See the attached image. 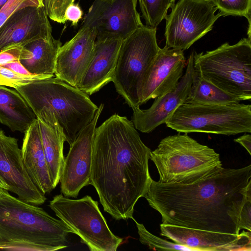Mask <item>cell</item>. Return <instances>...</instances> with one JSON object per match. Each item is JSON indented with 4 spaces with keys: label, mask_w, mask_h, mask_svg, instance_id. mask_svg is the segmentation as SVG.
<instances>
[{
    "label": "cell",
    "mask_w": 251,
    "mask_h": 251,
    "mask_svg": "<svg viewBox=\"0 0 251 251\" xmlns=\"http://www.w3.org/2000/svg\"><path fill=\"white\" fill-rule=\"evenodd\" d=\"M144 197L162 224L239 234L242 207L251 197V165L220 168L188 184L151 179Z\"/></svg>",
    "instance_id": "cell-1"
},
{
    "label": "cell",
    "mask_w": 251,
    "mask_h": 251,
    "mask_svg": "<svg viewBox=\"0 0 251 251\" xmlns=\"http://www.w3.org/2000/svg\"><path fill=\"white\" fill-rule=\"evenodd\" d=\"M151 152L126 116L114 114L96 127L90 184L115 220L132 219L135 204L146 194Z\"/></svg>",
    "instance_id": "cell-2"
},
{
    "label": "cell",
    "mask_w": 251,
    "mask_h": 251,
    "mask_svg": "<svg viewBox=\"0 0 251 251\" xmlns=\"http://www.w3.org/2000/svg\"><path fill=\"white\" fill-rule=\"evenodd\" d=\"M15 89L36 118L46 114L54 116L70 146L98 109L89 95L56 77L35 80Z\"/></svg>",
    "instance_id": "cell-3"
},
{
    "label": "cell",
    "mask_w": 251,
    "mask_h": 251,
    "mask_svg": "<svg viewBox=\"0 0 251 251\" xmlns=\"http://www.w3.org/2000/svg\"><path fill=\"white\" fill-rule=\"evenodd\" d=\"M69 233L74 231L61 220L0 188V240L28 241L62 249L68 247Z\"/></svg>",
    "instance_id": "cell-4"
},
{
    "label": "cell",
    "mask_w": 251,
    "mask_h": 251,
    "mask_svg": "<svg viewBox=\"0 0 251 251\" xmlns=\"http://www.w3.org/2000/svg\"><path fill=\"white\" fill-rule=\"evenodd\" d=\"M150 159L158 171V181L164 183H192L222 167L219 154L186 133L162 139Z\"/></svg>",
    "instance_id": "cell-5"
},
{
    "label": "cell",
    "mask_w": 251,
    "mask_h": 251,
    "mask_svg": "<svg viewBox=\"0 0 251 251\" xmlns=\"http://www.w3.org/2000/svg\"><path fill=\"white\" fill-rule=\"evenodd\" d=\"M193 67L201 77L242 101L251 99V42L243 38L205 52L194 53Z\"/></svg>",
    "instance_id": "cell-6"
},
{
    "label": "cell",
    "mask_w": 251,
    "mask_h": 251,
    "mask_svg": "<svg viewBox=\"0 0 251 251\" xmlns=\"http://www.w3.org/2000/svg\"><path fill=\"white\" fill-rule=\"evenodd\" d=\"M167 126L178 133L225 135L251 132V105L244 103H183L167 119Z\"/></svg>",
    "instance_id": "cell-7"
},
{
    "label": "cell",
    "mask_w": 251,
    "mask_h": 251,
    "mask_svg": "<svg viewBox=\"0 0 251 251\" xmlns=\"http://www.w3.org/2000/svg\"><path fill=\"white\" fill-rule=\"evenodd\" d=\"M156 28L143 25L123 40L112 81L132 109L140 107L141 83L160 48Z\"/></svg>",
    "instance_id": "cell-8"
},
{
    "label": "cell",
    "mask_w": 251,
    "mask_h": 251,
    "mask_svg": "<svg viewBox=\"0 0 251 251\" xmlns=\"http://www.w3.org/2000/svg\"><path fill=\"white\" fill-rule=\"evenodd\" d=\"M49 206L91 251H116L123 243V238L109 229L98 202L90 196L74 200L61 194L55 196Z\"/></svg>",
    "instance_id": "cell-9"
},
{
    "label": "cell",
    "mask_w": 251,
    "mask_h": 251,
    "mask_svg": "<svg viewBox=\"0 0 251 251\" xmlns=\"http://www.w3.org/2000/svg\"><path fill=\"white\" fill-rule=\"evenodd\" d=\"M211 0H179L166 20L165 46L184 50L212 30L219 12Z\"/></svg>",
    "instance_id": "cell-10"
},
{
    "label": "cell",
    "mask_w": 251,
    "mask_h": 251,
    "mask_svg": "<svg viewBox=\"0 0 251 251\" xmlns=\"http://www.w3.org/2000/svg\"><path fill=\"white\" fill-rule=\"evenodd\" d=\"M137 0H95L81 26L94 28L97 39H124L144 25Z\"/></svg>",
    "instance_id": "cell-11"
},
{
    "label": "cell",
    "mask_w": 251,
    "mask_h": 251,
    "mask_svg": "<svg viewBox=\"0 0 251 251\" xmlns=\"http://www.w3.org/2000/svg\"><path fill=\"white\" fill-rule=\"evenodd\" d=\"M103 106L100 104L92 121L70 146L59 181L65 197L76 198L80 191L90 185L94 134Z\"/></svg>",
    "instance_id": "cell-12"
},
{
    "label": "cell",
    "mask_w": 251,
    "mask_h": 251,
    "mask_svg": "<svg viewBox=\"0 0 251 251\" xmlns=\"http://www.w3.org/2000/svg\"><path fill=\"white\" fill-rule=\"evenodd\" d=\"M0 176L8 191L22 201L35 205L46 201L45 195L33 183L25 168L17 139L6 135L0 128Z\"/></svg>",
    "instance_id": "cell-13"
},
{
    "label": "cell",
    "mask_w": 251,
    "mask_h": 251,
    "mask_svg": "<svg viewBox=\"0 0 251 251\" xmlns=\"http://www.w3.org/2000/svg\"><path fill=\"white\" fill-rule=\"evenodd\" d=\"M186 63L183 50L160 48L143 79L140 105L173 89L182 76Z\"/></svg>",
    "instance_id": "cell-14"
},
{
    "label": "cell",
    "mask_w": 251,
    "mask_h": 251,
    "mask_svg": "<svg viewBox=\"0 0 251 251\" xmlns=\"http://www.w3.org/2000/svg\"><path fill=\"white\" fill-rule=\"evenodd\" d=\"M160 227L161 236L196 251H251V231L232 234L163 224Z\"/></svg>",
    "instance_id": "cell-15"
},
{
    "label": "cell",
    "mask_w": 251,
    "mask_h": 251,
    "mask_svg": "<svg viewBox=\"0 0 251 251\" xmlns=\"http://www.w3.org/2000/svg\"><path fill=\"white\" fill-rule=\"evenodd\" d=\"M194 52L189 56L184 74L176 86L168 93L155 98L147 109H132V122L136 129L150 133L165 122L181 105L184 103L191 90L194 73Z\"/></svg>",
    "instance_id": "cell-16"
},
{
    "label": "cell",
    "mask_w": 251,
    "mask_h": 251,
    "mask_svg": "<svg viewBox=\"0 0 251 251\" xmlns=\"http://www.w3.org/2000/svg\"><path fill=\"white\" fill-rule=\"evenodd\" d=\"M96 39L94 28L81 26L75 36L60 48L55 77L77 87L93 56Z\"/></svg>",
    "instance_id": "cell-17"
},
{
    "label": "cell",
    "mask_w": 251,
    "mask_h": 251,
    "mask_svg": "<svg viewBox=\"0 0 251 251\" xmlns=\"http://www.w3.org/2000/svg\"><path fill=\"white\" fill-rule=\"evenodd\" d=\"M45 7L28 6L13 13L0 27V51L16 44L24 46L51 34Z\"/></svg>",
    "instance_id": "cell-18"
},
{
    "label": "cell",
    "mask_w": 251,
    "mask_h": 251,
    "mask_svg": "<svg viewBox=\"0 0 251 251\" xmlns=\"http://www.w3.org/2000/svg\"><path fill=\"white\" fill-rule=\"evenodd\" d=\"M122 41L96 39L93 56L77 88L90 96L112 81Z\"/></svg>",
    "instance_id": "cell-19"
},
{
    "label": "cell",
    "mask_w": 251,
    "mask_h": 251,
    "mask_svg": "<svg viewBox=\"0 0 251 251\" xmlns=\"http://www.w3.org/2000/svg\"><path fill=\"white\" fill-rule=\"evenodd\" d=\"M22 156L28 175L37 188L45 195L53 185L46 162L37 119L24 132Z\"/></svg>",
    "instance_id": "cell-20"
},
{
    "label": "cell",
    "mask_w": 251,
    "mask_h": 251,
    "mask_svg": "<svg viewBox=\"0 0 251 251\" xmlns=\"http://www.w3.org/2000/svg\"><path fill=\"white\" fill-rule=\"evenodd\" d=\"M60 40L52 35L34 40L23 46L20 57L22 65L32 75L54 76Z\"/></svg>",
    "instance_id": "cell-21"
},
{
    "label": "cell",
    "mask_w": 251,
    "mask_h": 251,
    "mask_svg": "<svg viewBox=\"0 0 251 251\" xmlns=\"http://www.w3.org/2000/svg\"><path fill=\"white\" fill-rule=\"evenodd\" d=\"M40 137L53 189L57 185L64 163L63 129L53 115L38 119Z\"/></svg>",
    "instance_id": "cell-22"
},
{
    "label": "cell",
    "mask_w": 251,
    "mask_h": 251,
    "mask_svg": "<svg viewBox=\"0 0 251 251\" xmlns=\"http://www.w3.org/2000/svg\"><path fill=\"white\" fill-rule=\"evenodd\" d=\"M36 119L26 101L15 89L0 85V123L13 131L25 132Z\"/></svg>",
    "instance_id": "cell-23"
},
{
    "label": "cell",
    "mask_w": 251,
    "mask_h": 251,
    "mask_svg": "<svg viewBox=\"0 0 251 251\" xmlns=\"http://www.w3.org/2000/svg\"><path fill=\"white\" fill-rule=\"evenodd\" d=\"M241 101L205 80L194 70L191 90L184 103L229 104L239 103Z\"/></svg>",
    "instance_id": "cell-24"
},
{
    "label": "cell",
    "mask_w": 251,
    "mask_h": 251,
    "mask_svg": "<svg viewBox=\"0 0 251 251\" xmlns=\"http://www.w3.org/2000/svg\"><path fill=\"white\" fill-rule=\"evenodd\" d=\"M140 10L146 25L157 28L166 19L170 8L175 5V0H138Z\"/></svg>",
    "instance_id": "cell-25"
},
{
    "label": "cell",
    "mask_w": 251,
    "mask_h": 251,
    "mask_svg": "<svg viewBox=\"0 0 251 251\" xmlns=\"http://www.w3.org/2000/svg\"><path fill=\"white\" fill-rule=\"evenodd\" d=\"M132 219L135 223L137 227L140 242L142 244L148 246L150 249L158 251H196L194 249L187 246L171 242L154 235L149 232L143 224L138 223L133 217Z\"/></svg>",
    "instance_id": "cell-26"
},
{
    "label": "cell",
    "mask_w": 251,
    "mask_h": 251,
    "mask_svg": "<svg viewBox=\"0 0 251 251\" xmlns=\"http://www.w3.org/2000/svg\"><path fill=\"white\" fill-rule=\"evenodd\" d=\"M211 1L224 16L232 15L246 17L249 21V28H250L251 0H211Z\"/></svg>",
    "instance_id": "cell-27"
},
{
    "label": "cell",
    "mask_w": 251,
    "mask_h": 251,
    "mask_svg": "<svg viewBox=\"0 0 251 251\" xmlns=\"http://www.w3.org/2000/svg\"><path fill=\"white\" fill-rule=\"evenodd\" d=\"M51 77L41 75H23L0 65V85L16 88L37 80Z\"/></svg>",
    "instance_id": "cell-28"
},
{
    "label": "cell",
    "mask_w": 251,
    "mask_h": 251,
    "mask_svg": "<svg viewBox=\"0 0 251 251\" xmlns=\"http://www.w3.org/2000/svg\"><path fill=\"white\" fill-rule=\"evenodd\" d=\"M28 6L44 7L43 0H8L0 10V27L13 13Z\"/></svg>",
    "instance_id": "cell-29"
},
{
    "label": "cell",
    "mask_w": 251,
    "mask_h": 251,
    "mask_svg": "<svg viewBox=\"0 0 251 251\" xmlns=\"http://www.w3.org/2000/svg\"><path fill=\"white\" fill-rule=\"evenodd\" d=\"M0 249L12 251H53L59 247L44 245L25 241H3L0 240Z\"/></svg>",
    "instance_id": "cell-30"
},
{
    "label": "cell",
    "mask_w": 251,
    "mask_h": 251,
    "mask_svg": "<svg viewBox=\"0 0 251 251\" xmlns=\"http://www.w3.org/2000/svg\"><path fill=\"white\" fill-rule=\"evenodd\" d=\"M49 1L46 12L51 20L60 24H64L66 21L64 13L67 7L75 0H44Z\"/></svg>",
    "instance_id": "cell-31"
},
{
    "label": "cell",
    "mask_w": 251,
    "mask_h": 251,
    "mask_svg": "<svg viewBox=\"0 0 251 251\" xmlns=\"http://www.w3.org/2000/svg\"><path fill=\"white\" fill-rule=\"evenodd\" d=\"M23 46L22 44H16L0 51V65L19 60Z\"/></svg>",
    "instance_id": "cell-32"
},
{
    "label": "cell",
    "mask_w": 251,
    "mask_h": 251,
    "mask_svg": "<svg viewBox=\"0 0 251 251\" xmlns=\"http://www.w3.org/2000/svg\"><path fill=\"white\" fill-rule=\"evenodd\" d=\"M239 228L251 231V197L247 199L242 207L240 215Z\"/></svg>",
    "instance_id": "cell-33"
},
{
    "label": "cell",
    "mask_w": 251,
    "mask_h": 251,
    "mask_svg": "<svg viewBox=\"0 0 251 251\" xmlns=\"http://www.w3.org/2000/svg\"><path fill=\"white\" fill-rule=\"evenodd\" d=\"M83 15V11L78 4L72 3L66 8L64 18L65 20L72 22V25H76Z\"/></svg>",
    "instance_id": "cell-34"
},
{
    "label": "cell",
    "mask_w": 251,
    "mask_h": 251,
    "mask_svg": "<svg viewBox=\"0 0 251 251\" xmlns=\"http://www.w3.org/2000/svg\"><path fill=\"white\" fill-rule=\"evenodd\" d=\"M4 67L8 68L11 71L23 75H31L30 73L22 65L20 60L13 61L6 64L0 65Z\"/></svg>",
    "instance_id": "cell-35"
},
{
    "label": "cell",
    "mask_w": 251,
    "mask_h": 251,
    "mask_svg": "<svg viewBox=\"0 0 251 251\" xmlns=\"http://www.w3.org/2000/svg\"><path fill=\"white\" fill-rule=\"evenodd\" d=\"M234 141L242 145L249 154H251V135L250 134H245L235 139Z\"/></svg>",
    "instance_id": "cell-36"
},
{
    "label": "cell",
    "mask_w": 251,
    "mask_h": 251,
    "mask_svg": "<svg viewBox=\"0 0 251 251\" xmlns=\"http://www.w3.org/2000/svg\"><path fill=\"white\" fill-rule=\"evenodd\" d=\"M0 188L8 191V186L0 176Z\"/></svg>",
    "instance_id": "cell-37"
},
{
    "label": "cell",
    "mask_w": 251,
    "mask_h": 251,
    "mask_svg": "<svg viewBox=\"0 0 251 251\" xmlns=\"http://www.w3.org/2000/svg\"><path fill=\"white\" fill-rule=\"evenodd\" d=\"M8 0H0V10Z\"/></svg>",
    "instance_id": "cell-38"
}]
</instances>
